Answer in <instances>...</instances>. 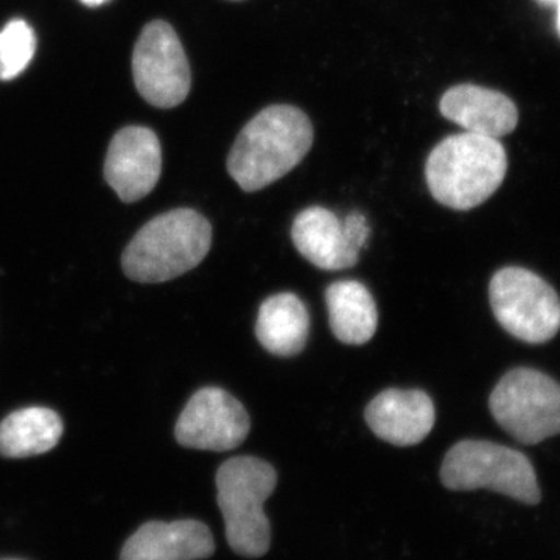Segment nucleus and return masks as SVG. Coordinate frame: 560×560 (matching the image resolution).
I'll return each mask as SVG.
<instances>
[{"label":"nucleus","instance_id":"1","mask_svg":"<svg viewBox=\"0 0 560 560\" xmlns=\"http://www.w3.org/2000/svg\"><path fill=\"white\" fill-rule=\"evenodd\" d=\"M312 121L290 105L265 108L235 139L228 172L245 191L265 189L293 171L312 149Z\"/></svg>","mask_w":560,"mask_h":560},{"label":"nucleus","instance_id":"4","mask_svg":"<svg viewBox=\"0 0 560 560\" xmlns=\"http://www.w3.org/2000/svg\"><path fill=\"white\" fill-rule=\"evenodd\" d=\"M215 482L231 550L249 559L267 555L271 525L264 504L278 485L275 467L254 456H237L221 464Z\"/></svg>","mask_w":560,"mask_h":560},{"label":"nucleus","instance_id":"11","mask_svg":"<svg viewBox=\"0 0 560 560\" xmlns=\"http://www.w3.org/2000/svg\"><path fill=\"white\" fill-rule=\"evenodd\" d=\"M160 139L145 127H127L110 140L105 161L106 183L124 202L145 198L161 178Z\"/></svg>","mask_w":560,"mask_h":560},{"label":"nucleus","instance_id":"10","mask_svg":"<svg viewBox=\"0 0 560 560\" xmlns=\"http://www.w3.org/2000/svg\"><path fill=\"white\" fill-rule=\"evenodd\" d=\"M249 430V416L241 401L210 386L191 396L176 422L175 436L183 447L228 452L237 448Z\"/></svg>","mask_w":560,"mask_h":560},{"label":"nucleus","instance_id":"8","mask_svg":"<svg viewBox=\"0 0 560 560\" xmlns=\"http://www.w3.org/2000/svg\"><path fill=\"white\" fill-rule=\"evenodd\" d=\"M132 77L139 94L156 108H175L186 101L191 86L189 60L167 22L143 27L132 54Z\"/></svg>","mask_w":560,"mask_h":560},{"label":"nucleus","instance_id":"17","mask_svg":"<svg viewBox=\"0 0 560 560\" xmlns=\"http://www.w3.org/2000/svg\"><path fill=\"white\" fill-rule=\"evenodd\" d=\"M65 431L62 420L49 408L31 407L11 412L0 423V455L31 458L50 452Z\"/></svg>","mask_w":560,"mask_h":560},{"label":"nucleus","instance_id":"3","mask_svg":"<svg viewBox=\"0 0 560 560\" xmlns=\"http://www.w3.org/2000/svg\"><path fill=\"white\" fill-rule=\"evenodd\" d=\"M212 226L194 209H176L149 221L121 256L131 280L167 282L194 270L208 256Z\"/></svg>","mask_w":560,"mask_h":560},{"label":"nucleus","instance_id":"12","mask_svg":"<svg viewBox=\"0 0 560 560\" xmlns=\"http://www.w3.org/2000/svg\"><path fill=\"white\" fill-rule=\"evenodd\" d=\"M364 419L375 436L397 447H410L429 436L436 411L423 390L390 388L368 405Z\"/></svg>","mask_w":560,"mask_h":560},{"label":"nucleus","instance_id":"22","mask_svg":"<svg viewBox=\"0 0 560 560\" xmlns=\"http://www.w3.org/2000/svg\"><path fill=\"white\" fill-rule=\"evenodd\" d=\"M0 560H24V559H0Z\"/></svg>","mask_w":560,"mask_h":560},{"label":"nucleus","instance_id":"20","mask_svg":"<svg viewBox=\"0 0 560 560\" xmlns=\"http://www.w3.org/2000/svg\"><path fill=\"white\" fill-rule=\"evenodd\" d=\"M541 3H547V5H556L559 0H540Z\"/></svg>","mask_w":560,"mask_h":560},{"label":"nucleus","instance_id":"18","mask_svg":"<svg viewBox=\"0 0 560 560\" xmlns=\"http://www.w3.org/2000/svg\"><path fill=\"white\" fill-rule=\"evenodd\" d=\"M36 36L24 20H13L0 32V81L18 79L31 65Z\"/></svg>","mask_w":560,"mask_h":560},{"label":"nucleus","instance_id":"14","mask_svg":"<svg viewBox=\"0 0 560 560\" xmlns=\"http://www.w3.org/2000/svg\"><path fill=\"white\" fill-rule=\"evenodd\" d=\"M440 109L445 119L475 135L499 139L515 130L518 110L501 92L475 84H459L442 95Z\"/></svg>","mask_w":560,"mask_h":560},{"label":"nucleus","instance_id":"16","mask_svg":"<svg viewBox=\"0 0 560 560\" xmlns=\"http://www.w3.org/2000/svg\"><path fill=\"white\" fill-rule=\"evenodd\" d=\"M330 329L345 345L361 346L377 330V305L371 291L357 280H340L326 290Z\"/></svg>","mask_w":560,"mask_h":560},{"label":"nucleus","instance_id":"21","mask_svg":"<svg viewBox=\"0 0 560 560\" xmlns=\"http://www.w3.org/2000/svg\"><path fill=\"white\" fill-rule=\"evenodd\" d=\"M556 5H558V31L560 35V0L558 3H556Z\"/></svg>","mask_w":560,"mask_h":560},{"label":"nucleus","instance_id":"13","mask_svg":"<svg viewBox=\"0 0 560 560\" xmlns=\"http://www.w3.org/2000/svg\"><path fill=\"white\" fill-rule=\"evenodd\" d=\"M213 552L215 540L202 522H149L125 541L120 560H202Z\"/></svg>","mask_w":560,"mask_h":560},{"label":"nucleus","instance_id":"9","mask_svg":"<svg viewBox=\"0 0 560 560\" xmlns=\"http://www.w3.org/2000/svg\"><path fill=\"white\" fill-rule=\"evenodd\" d=\"M370 234L371 228L363 213L353 212L340 220L319 206L298 213L291 228V238L301 256L326 271L352 268L370 241Z\"/></svg>","mask_w":560,"mask_h":560},{"label":"nucleus","instance_id":"7","mask_svg":"<svg viewBox=\"0 0 560 560\" xmlns=\"http://www.w3.org/2000/svg\"><path fill=\"white\" fill-rule=\"evenodd\" d=\"M490 307L508 334L529 345L550 341L560 330L558 293L540 276L506 267L490 280Z\"/></svg>","mask_w":560,"mask_h":560},{"label":"nucleus","instance_id":"2","mask_svg":"<svg viewBox=\"0 0 560 560\" xmlns=\"http://www.w3.org/2000/svg\"><path fill=\"white\" fill-rule=\"evenodd\" d=\"M506 172V151L499 139L469 131L438 143L425 165L434 200L455 210L474 209L489 200Z\"/></svg>","mask_w":560,"mask_h":560},{"label":"nucleus","instance_id":"6","mask_svg":"<svg viewBox=\"0 0 560 560\" xmlns=\"http://www.w3.org/2000/svg\"><path fill=\"white\" fill-rule=\"evenodd\" d=\"M489 408L501 429L522 444L560 433V385L540 371L508 372L490 394Z\"/></svg>","mask_w":560,"mask_h":560},{"label":"nucleus","instance_id":"19","mask_svg":"<svg viewBox=\"0 0 560 560\" xmlns=\"http://www.w3.org/2000/svg\"><path fill=\"white\" fill-rule=\"evenodd\" d=\"M83 5L91 7V9H97V7L105 5L109 0H80Z\"/></svg>","mask_w":560,"mask_h":560},{"label":"nucleus","instance_id":"15","mask_svg":"<svg viewBox=\"0 0 560 560\" xmlns=\"http://www.w3.org/2000/svg\"><path fill=\"white\" fill-rule=\"evenodd\" d=\"M308 331L311 316L296 294H275L261 304L256 324L257 340L272 355H298L307 345Z\"/></svg>","mask_w":560,"mask_h":560},{"label":"nucleus","instance_id":"5","mask_svg":"<svg viewBox=\"0 0 560 560\" xmlns=\"http://www.w3.org/2000/svg\"><path fill=\"white\" fill-rule=\"evenodd\" d=\"M448 490L489 489L523 504L536 506L541 492L533 464L523 453L489 441H460L453 445L441 467Z\"/></svg>","mask_w":560,"mask_h":560}]
</instances>
